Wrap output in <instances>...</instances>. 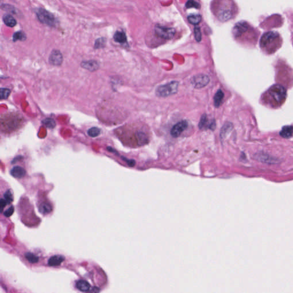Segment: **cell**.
I'll return each mask as SVG.
<instances>
[{
	"label": "cell",
	"instance_id": "14",
	"mask_svg": "<svg viewBox=\"0 0 293 293\" xmlns=\"http://www.w3.org/2000/svg\"><path fill=\"white\" fill-rule=\"evenodd\" d=\"M231 10L226 8H222L218 12V17L222 21H226L231 17Z\"/></svg>",
	"mask_w": 293,
	"mask_h": 293
},
{
	"label": "cell",
	"instance_id": "17",
	"mask_svg": "<svg viewBox=\"0 0 293 293\" xmlns=\"http://www.w3.org/2000/svg\"><path fill=\"white\" fill-rule=\"evenodd\" d=\"M2 20L5 24L9 27H14L17 24L15 18L9 14H6L3 16Z\"/></svg>",
	"mask_w": 293,
	"mask_h": 293
},
{
	"label": "cell",
	"instance_id": "3",
	"mask_svg": "<svg viewBox=\"0 0 293 293\" xmlns=\"http://www.w3.org/2000/svg\"><path fill=\"white\" fill-rule=\"evenodd\" d=\"M282 44L280 34L276 32H268L264 33L260 41V47L266 54H272L280 49Z\"/></svg>",
	"mask_w": 293,
	"mask_h": 293
},
{
	"label": "cell",
	"instance_id": "2",
	"mask_svg": "<svg viewBox=\"0 0 293 293\" xmlns=\"http://www.w3.org/2000/svg\"><path fill=\"white\" fill-rule=\"evenodd\" d=\"M25 123L24 117L16 113H8L1 116V131L5 135H10L21 129Z\"/></svg>",
	"mask_w": 293,
	"mask_h": 293
},
{
	"label": "cell",
	"instance_id": "19",
	"mask_svg": "<svg viewBox=\"0 0 293 293\" xmlns=\"http://www.w3.org/2000/svg\"><path fill=\"white\" fill-rule=\"evenodd\" d=\"M12 201L13 197L12 193L10 191H6L4 194V198H2L1 200V208L2 210L6 204L10 203Z\"/></svg>",
	"mask_w": 293,
	"mask_h": 293
},
{
	"label": "cell",
	"instance_id": "32",
	"mask_svg": "<svg viewBox=\"0 0 293 293\" xmlns=\"http://www.w3.org/2000/svg\"><path fill=\"white\" fill-rule=\"evenodd\" d=\"M194 34L195 38L198 42H200L202 40V33L200 32V29L198 26H195L194 28Z\"/></svg>",
	"mask_w": 293,
	"mask_h": 293
},
{
	"label": "cell",
	"instance_id": "34",
	"mask_svg": "<svg viewBox=\"0 0 293 293\" xmlns=\"http://www.w3.org/2000/svg\"><path fill=\"white\" fill-rule=\"evenodd\" d=\"M13 211H14V208L13 207H11L5 212V215L7 217H10L13 214Z\"/></svg>",
	"mask_w": 293,
	"mask_h": 293
},
{
	"label": "cell",
	"instance_id": "21",
	"mask_svg": "<svg viewBox=\"0 0 293 293\" xmlns=\"http://www.w3.org/2000/svg\"><path fill=\"white\" fill-rule=\"evenodd\" d=\"M280 136L285 139H289L293 134V127L285 126L282 129L280 133Z\"/></svg>",
	"mask_w": 293,
	"mask_h": 293
},
{
	"label": "cell",
	"instance_id": "12",
	"mask_svg": "<svg viewBox=\"0 0 293 293\" xmlns=\"http://www.w3.org/2000/svg\"><path fill=\"white\" fill-rule=\"evenodd\" d=\"M38 210L41 214L46 215L51 213L53 210V207L50 202L47 200H45L39 202Z\"/></svg>",
	"mask_w": 293,
	"mask_h": 293
},
{
	"label": "cell",
	"instance_id": "23",
	"mask_svg": "<svg viewBox=\"0 0 293 293\" xmlns=\"http://www.w3.org/2000/svg\"><path fill=\"white\" fill-rule=\"evenodd\" d=\"M76 287L77 289L83 292H87L90 290L91 286L89 283L85 280H80L77 282L76 284Z\"/></svg>",
	"mask_w": 293,
	"mask_h": 293
},
{
	"label": "cell",
	"instance_id": "1",
	"mask_svg": "<svg viewBox=\"0 0 293 293\" xmlns=\"http://www.w3.org/2000/svg\"><path fill=\"white\" fill-rule=\"evenodd\" d=\"M287 96L286 89L279 84L272 85L261 97L262 103L271 108H278L285 102Z\"/></svg>",
	"mask_w": 293,
	"mask_h": 293
},
{
	"label": "cell",
	"instance_id": "10",
	"mask_svg": "<svg viewBox=\"0 0 293 293\" xmlns=\"http://www.w3.org/2000/svg\"><path fill=\"white\" fill-rule=\"evenodd\" d=\"M188 127V123L186 120L179 121L176 124L171 130V135L174 137L180 136Z\"/></svg>",
	"mask_w": 293,
	"mask_h": 293
},
{
	"label": "cell",
	"instance_id": "33",
	"mask_svg": "<svg viewBox=\"0 0 293 293\" xmlns=\"http://www.w3.org/2000/svg\"><path fill=\"white\" fill-rule=\"evenodd\" d=\"M104 38H98L97 40H96L94 46L96 48H100L102 46L104 45Z\"/></svg>",
	"mask_w": 293,
	"mask_h": 293
},
{
	"label": "cell",
	"instance_id": "22",
	"mask_svg": "<svg viewBox=\"0 0 293 293\" xmlns=\"http://www.w3.org/2000/svg\"><path fill=\"white\" fill-rule=\"evenodd\" d=\"M233 129V125L232 124L230 123H226L225 124L222 128L221 130V133H220V136L222 139L225 138L226 136H227L231 131Z\"/></svg>",
	"mask_w": 293,
	"mask_h": 293
},
{
	"label": "cell",
	"instance_id": "4",
	"mask_svg": "<svg viewBox=\"0 0 293 293\" xmlns=\"http://www.w3.org/2000/svg\"><path fill=\"white\" fill-rule=\"evenodd\" d=\"M233 34L235 38H240L244 37L243 40L249 41L251 44H254L257 41L258 34L257 32L252 26H251L247 22L244 21L237 22L233 29Z\"/></svg>",
	"mask_w": 293,
	"mask_h": 293
},
{
	"label": "cell",
	"instance_id": "18",
	"mask_svg": "<svg viewBox=\"0 0 293 293\" xmlns=\"http://www.w3.org/2000/svg\"><path fill=\"white\" fill-rule=\"evenodd\" d=\"M224 96H225L224 93L221 89H219L217 91V93L215 94L214 98V106L216 108H218L220 106L222 102V100L224 98Z\"/></svg>",
	"mask_w": 293,
	"mask_h": 293
},
{
	"label": "cell",
	"instance_id": "5",
	"mask_svg": "<svg viewBox=\"0 0 293 293\" xmlns=\"http://www.w3.org/2000/svg\"><path fill=\"white\" fill-rule=\"evenodd\" d=\"M178 87V82L173 81L164 85L159 86L156 89V94L158 97L166 98L176 94Z\"/></svg>",
	"mask_w": 293,
	"mask_h": 293
},
{
	"label": "cell",
	"instance_id": "16",
	"mask_svg": "<svg viewBox=\"0 0 293 293\" xmlns=\"http://www.w3.org/2000/svg\"><path fill=\"white\" fill-rule=\"evenodd\" d=\"M25 169L21 167H14L10 171V174L16 178H21L25 175Z\"/></svg>",
	"mask_w": 293,
	"mask_h": 293
},
{
	"label": "cell",
	"instance_id": "27",
	"mask_svg": "<svg viewBox=\"0 0 293 293\" xmlns=\"http://www.w3.org/2000/svg\"><path fill=\"white\" fill-rule=\"evenodd\" d=\"M43 123L46 127L50 128H53L56 126V123L54 120L50 118H47L43 121Z\"/></svg>",
	"mask_w": 293,
	"mask_h": 293
},
{
	"label": "cell",
	"instance_id": "13",
	"mask_svg": "<svg viewBox=\"0 0 293 293\" xmlns=\"http://www.w3.org/2000/svg\"><path fill=\"white\" fill-rule=\"evenodd\" d=\"M82 67L88 69L90 71H96L99 67V64L96 61L94 60H89V61H85L82 62L81 63Z\"/></svg>",
	"mask_w": 293,
	"mask_h": 293
},
{
	"label": "cell",
	"instance_id": "11",
	"mask_svg": "<svg viewBox=\"0 0 293 293\" xmlns=\"http://www.w3.org/2000/svg\"><path fill=\"white\" fill-rule=\"evenodd\" d=\"M63 61V57L61 53L58 50H53L49 56V63L53 65H60Z\"/></svg>",
	"mask_w": 293,
	"mask_h": 293
},
{
	"label": "cell",
	"instance_id": "31",
	"mask_svg": "<svg viewBox=\"0 0 293 293\" xmlns=\"http://www.w3.org/2000/svg\"><path fill=\"white\" fill-rule=\"evenodd\" d=\"M207 116L206 114H203L202 116L201 117L199 123L198 124V127L200 129H202L206 126V125L207 123Z\"/></svg>",
	"mask_w": 293,
	"mask_h": 293
},
{
	"label": "cell",
	"instance_id": "35",
	"mask_svg": "<svg viewBox=\"0 0 293 293\" xmlns=\"http://www.w3.org/2000/svg\"><path fill=\"white\" fill-rule=\"evenodd\" d=\"M215 128H216V123H215V120H213V121L210 124L209 128L214 131L215 129Z\"/></svg>",
	"mask_w": 293,
	"mask_h": 293
},
{
	"label": "cell",
	"instance_id": "25",
	"mask_svg": "<svg viewBox=\"0 0 293 293\" xmlns=\"http://www.w3.org/2000/svg\"><path fill=\"white\" fill-rule=\"evenodd\" d=\"M26 38L25 34L24 32L22 31H18L16 32L13 36V41L16 42L17 40H20V41H24Z\"/></svg>",
	"mask_w": 293,
	"mask_h": 293
},
{
	"label": "cell",
	"instance_id": "7",
	"mask_svg": "<svg viewBox=\"0 0 293 293\" xmlns=\"http://www.w3.org/2000/svg\"><path fill=\"white\" fill-rule=\"evenodd\" d=\"M155 32L158 37L164 40L172 39L174 37L176 33V30L174 28H168L159 25L155 26Z\"/></svg>",
	"mask_w": 293,
	"mask_h": 293
},
{
	"label": "cell",
	"instance_id": "15",
	"mask_svg": "<svg viewBox=\"0 0 293 293\" xmlns=\"http://www.w3.org/2000/svg\"><path fill=\"white\" fill-rule=\"evenodd\" d=\"M65 257L62 255H55L52 256L48 260V264L51 266H59L64 262Z\"/></svg>",
	"mask_w": 293,
	"mask_h": 293
},
{
	"label": "cell",
	"instance_id": "20",
	"mask_svg": "<svg viewBox=\"0 0 293 293\" xmlns=\"http://www.w3.org/2000/svg\"><path fill=\"white\" fill-rule=\"evenodd\" d=\"M114 39L116 42L124 44L127 42V36L123 31H117L114 36Z\"/></svg>",
	"mask_w": 293,
	"mask_h": 293
},
{
	"label": "cell",
	"instance_id": "28",
	"mask_svg": "<svg viewBox=\"0 0 293 293\" xmlns=\"http://www.w3.org/2000/svg\"><path fill=\"white\" fill-rule=\"evenodd\" d=\"M25 257L28 260V261L29 262L32 263V264L36 263L38 261V257L34 255L33 254H32V253H28L26 254Z\"/></svg>",
	"mask_w": 293,
	"mask_h": 293
},
{
	"label": "cell",
	"instance_id": "29",
	"mask_svg": "<svg viewBox=\"0 0 293 293\" xmlns=\"http://www.w3.org/2000/svg\"><path fill=\"white\" fill-rule=\"evenodd\" d=\"M186 7L187 8H195L196 9H199L200 8V5L199 4L195 1H192L190 0L188 1L186 4Z\"/></svg>",
	"mask_w": 293,
	"mask_h": 293
},
{
	"label": "cell",
	"instance_id": "9",
	"mask_svg": "<svg viewBox=\"0 0 293 293\" xmlns=\"http://www.w3.org/2000/svg\"><path fill=\"white\" fill-rule=\"evenodd\" d=\"M254 158L258 161L268 164H276L279 162V160L276 158L272 157V156L269 155L268 153L263 152H259L255 153Z\"/></svg>",
	"mask_w": 293,
	"mask_h": 293
},
{
	"label": "cell",
	"instance_id": "30",
	"mask_svg": "<svg viewBox=\"0 0 293 293\" xmlns=\"http://www.w3.org/2000/svg\"><path fill=\"white\" fill-rule=\"evenodd\" d=\"M1 99H6L8 98L10 94V91L8 88H1Z\"/></svg>",
	"mask_w": 293,
	"mask_h": 293
},
{
	"label": "cell",
	"instance_id": "8",
	"mask_svg": "<svg viewBox=\"0 0 293 293\" xmlns=\"http://www.w3.org/2000/svg\"><path fill=\"white\" fill-rule=\"evenodd\" d=\"M210 82L209 77L204 74H198L191 79V84L195 88H202L207 85Z\"/></svg>",
	"mask_w": 293,
	"mask_h": 293
},
{
	"label": "cell",
	"instance_id": "26",
	"mask_svg": "<svg viewBox=\"0 0 293 293\" xmlns=\"http://www.w3.org/2000/svg\"><path fill=\"white\" fill-rule=\"evenodd\" d=\"M100 132H101V130L98 128L92 127L88 129L87 133L89 136L94 137L98 136L100 134Z\"/></svg>",
	"mask_w": 293,
	"mask_h": 293
},
{
	"label": "cell",
	"instance_id": "6",
	"mask_svg": "<svg viewBox=\"0 0 293 293\" xmlns=\"http://www.w3.org/2000/svg\"><path fill=\"white\" fill-rule=\"evenodd\" d=\"M36 16L38 18V20L41 23L51 26L55 25L56 23L55 17L53 14L49 12L45 9H37L36 10Z\"/></svg>",
	"mask_w": 293,
	"mask_h": 293
},
{
	"label": "cell",
	"instance_id": "24",
	"mask_svg": "<svg viewBox=\"0 0 293 293\" xmlns=\"http://www.w3.org/2000/svg\"><path fill=\"white\" fill-rule=\"evenodd\" d=\"M188 21L192 25H198L202 21V17L199 14L191 15L188 17Z\"/></svg>",
	"mask_w": 293,
	"mask_h": 293
}]
</instances>
